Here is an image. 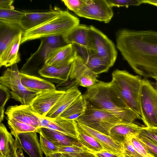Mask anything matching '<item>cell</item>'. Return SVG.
Returning <instances> with one entry per match:
<instances>
[{
    "label": "cell",
    "mask_w": 157,
    "mask_h": 157,
    "mask_svg": "<svg viewBox=\"0 0 157 157\" xmlns=\"http://www.w3.org/2000/svg\"><path fill=\"white\" fill-rule=\"evenodd\" d=\"M77 138L81 144L87 149L93 153L105 150L94 136L87 132L75 121Z\"/></svg>",
    "instance_id": "cell-27"
},
{
    "label": "cell",
    "mask_w": 157,
    "mask_h": 157,
    "mask_svg": "<svg viewBox=\"0 0 157 157\" xmlns=\"http://www.w3.org/2000/svg\"><path fill=\"white\" fill-rule=\"evenodd\" d=\"M17 63L7 68L0 77V84L10 91L11 98L22 105H30L37 93L28 90L22 84Z\"/></svg>",
    "instance_id": "cell-7"
},
{
    "label": "cell",
    "mask_w": 157,
    "mask_h": 157,
    "mask_svg": "<svg viewBox=\"0 0 157 157\" xmlns=\"http://www.w3.org/2000/svg\"><path fill=\"white\" fill-rule=\"evenodd\" d=\"M48 118L50 122L47 128L77 138L75 121L70 120L59 117L55 118Z\"/></svg>",
    "instance_id": "cell-25"
},
{
    "label": "cell",
    "mask_w": 157,
    "mask_h": 157,
    "mask_svg": "<svg viewBox=\"0 0 157 157\" xmlns=\"http://www.w3.org/2000/svg\"><path fill=\"white\" fill-rule=\"evenodd\" d=\"M58 152L64 153L75 154L88 150L85 148L74 145L60 146H58Z\"/></svg>",
    "instance_id": "cell-41"
},
{
    "label": "cell",
    "mask_w": 157,
    "mask_h": 157,
    "mask_svg": "<svg viewBox=\"0 0 157 157\" xmlns=\"http://www.w3.org/2000/svg\"><path fill=\"white\" fill-rule=\"evenodd\" d=\"M77 56L73 45L67 44L52 50L46 59L44 64L57 67L71 64Z\"/></svg>",
    "instance_id": "cell-14"
},
{
    "label": "cell",
    "mask_w": 157,
    "mask_h": 157,
    "mask_svg": "<svg viewBox=\"0 0 157 157\" xmlns=\"http://www.w3.org/2000/svg\"><path fill=\"white\" fill-rule=\"evenodd\" d=\"M23 32L18 34L0 55V67L2 66L11 67L20 61L18 50Z\"/></svg>",
    "instance_id": "cell-21"
},
{
    "label": "cell",
    "mask_w": 157,
    "mask_h": 157,
    "mask_svg": "<svg viewBox=\"0 0 157 157\" xmlns=\"http://www.w3.org/2000/svg\"><path fill=\"white\" fill-rule=\"evenodd\" d=\"M149 157H154L151 154L150 155Z\"/></svg>",
    "instance_id": "cell-51"
},
{
    "label": "cell",
    "mask_w": 157,
    "mask_h": 157,
    "mask_svg": "<svg viewBox=\"0 0 157 157\" xmlns=\"http://www.w3.org/2000/svg\"><path fill=\"white\" fill-rule=\"evenodd\" d=\"M123 157H124V156H123Z\"/></svg>",
    "instance_id": "cell-52"
},
{
    "label": "cell",
    "mask_w": 157,
    "mask_h": 157,
    "mask_svg": "<svg viewBox=\"0 0 157 157\" xmlns=\"http://www.w3.org/2000/svg\"><path fill=\"white\" fill-rule=\"evenodd\" d=\"M63 36L67 44H71L90 49L89 26L79 24Z\"/></svg>",
    "instance_id": "cell-17"
},
{
    "label": "cell",
    "mask_w": 157,
    "mask_h": 157,
    "mask_svg": "<svg viewBox=\"0 0 157 157\" xmlns=\"http://www.w3.org/2000/svg\"><path fill=\"white\" fill-rule=\"evenodd\" d=\"M124 157H132L126 154H124Z\"/></svg>",
    "instance_id": "cell-49"
},
{
    "label": "cell",
    "mask_w": 157,
    "mask_h": 157,
    "mask_svg": "<svg viewBox=\"0 0 157 157\" xmlns=\"http://www.w3.org/2000/svg\"><path fill=\"white\" fill-rule=\"evenodd\" d=\"M86 106L106 110L124 123L141 119L129 107L113 82L99 81L82 95Z\"/></svg>",
    "instance_id": "cell-2"
},
{
    "label": "cell",
    "mask_w": 157,
    "mask_h": 157,
    "mask_svg": "<svg viewBox=\"0 0 157 157\" xmlns=\"http://www.w3.org/2000/svg\"><path fill=\"white\" fill-rule=\"evenodd\" d=\"M61 11L56 8L46 12H25L21 21V27L23 31L33 29L57 16Z\"/></svg>",
    "instance_id": "cell-16"
},
{
    "label": "cell",
    "mask_w": 157,
    "mask_h": 157,
    "mask_svg": "<svg viewBox=\"0 0 157 157\" xmlns=\"http://www.w3.org/2000/svg\"><path fill=\"white\" fill-rule=\"evenodd\" d=\"M71 64L65 66L57 67L44 64L38 72L44 77L57 79L66 82L69 78Z\"/></svg>",
    "instance_id": "cell-26"
},
{
    "label": "cell",
    "mask_w": 157,
    "mask_h": 157,
    "mask_svg": "<svg viewBox=\"0 0 157 157\" xmlns=\"http://www.w3.org/2000/svg\"><path fill=\"white\" fill-rule=\"evenodd\" d=\"M129 138L135 150L139 154L143 157H149L151 154L143 146L136 136H132Z\"/></svg>",
    "instance_id": "cell-38"
},
{
    "label": "cell",
    "mask_w": 157,
    "mask_h": 157,
    "mask_svg": "<svg viewBox=\"0 0 157 157\" xmlns=\"http://www.w3.org/2000/svg\"><path fill=\"white\" fill-rule=\"evenodd\" d=\"M0 55L11 41L20 33L24 32L21 27L0 23Z\"/></svg>",
    "instance_id": "cell-29"
},
{
    "label": "cell",
    "mask_w": 157,
    "mask_h": 157,
    "mask_svg": "<svg viewBox=\"0 0 157 157\" xmlns=\"http://www.w3.org/2000/svg\"><path fill=\"white\" fill-rule=\"evenodd\" d=\"M117 48L137 74L157 76V31L123 29L116 35Z\"/></svg>",
    "instance_id": "cell-1"
},
{
    "label": "cell",
    "mask_w": 157,
    "mask_h": 157,
    "mask_svg": "<svg viewBox=\"0 0 157 157\" xmlns=\"http://www.w3.org/2000/svg\"><path fill=\"white\" fill-rule=\"evenodd\" d=\"M81 94L77 86H73L65 90V93L59 99L45 117L52 119L58 117Z\"/></svg>",
    "instance_id": "cell-18"
},
{
    "label": "cell",
    "mask_w": 157,
    "mask_h": 157,
    "mask_svg": "<svg viewBox=\"0 0 157 157\" xmlns=\"http://www.w3.org/2000/svg\"><path fill=\"white\" fill-rule=\"evenodd\" d=\"M41 41L52 49L67 44L62 36H52L43 38L41 39Z\"/></svg>",
    "instance_id": "cell-33"
},
{
    "label": "cell",
    "mask_w": 157,
    "mask_h": 157,
    "mask_svg": "<svg viewBox=\"0 0 157 157\" xmlns=\"http://www.w3.org/2000/svg\"><path fill=\"white\" fill-rule=\"evenodd\" d=\"M65 92L56 89L37 93L30 105L36 113L45 117Z\"/></svg>",
    "instance_id": "cell-11"
},
{
    "label": "cell",
    "mask_w": 157,
    "mask_h": 157,
    "mask_svg": "<svg viewBox=\"0 0 157 157\" xmlns=\"http://www.w3.org/2000/svg\"><path fill=\"white\" fill-rule=\"evenodd\" d=\"M98 77V75L88 67L79 57L75 56L71 64L69 75V78L75 86L90 87L99 81Z\"/></svg>",
    "instance_id": "cell-10"
},
{
    "label": "cell",
    "mask_w": 157,
    "mask_h": 157,
    "mask_svg": "<svg viewBox=\"0 0 157 157\" xmlns=\"http://www.w3.org/2000/svg\"><path fill=\"white\" fill-rule=\"evenodd\" d=\"M90 49L113 66L117 57L115 45L102 32L93 25L89 26Z\"/></svg>",
    "instance_id": "cell-8"
},
{
    "label": "cell",
    "mask_w": 157,
    "mask_h": 157,
    "mask_svg": "<svg viewBox=\"0 0 157 157\" xmlns=\"http://www.w3.org/2000/svg\"><path fill=\"white\" fill-rule=\"evenodd\" d=\"M79 124L85 130L96 139L105 150L124 155L122 144L116 142L109 136Z\"/></svg>",
    "instance_id": "cell-23"
},
{
    "label": "cell",
    "mask_w": 157,
    "mask_h": 157,
    "mask_svg": "<svg viewBox=\"0 0 157 157\" xmlns=\"http://www.w3.org/2000/svg\"><path fill=\"white\" fill-rule=\"evenodd\" d=\"M75 121L109 136L113 127L124 123L106 110L87 106L84 113Z\"/></svg>",
    "instance_id": "cell-5"
},
{
    "label": "cell",
    "mask_w": 157,
    "mask_h": 157,
    "mask_svg": "<svg viewBox=\"0 0 157 157\" xmlns=\"http://www.w3.org/2000/svg\"><path fill=\"white\" fill-rule=\"evenodd\" d=\"M21 82L28 90L36 93L56 90L54 85L38 77L21 72Z\"/></svg>",
    "instance_id": "cell-20"
},
{
    "label": "cell",
    "mask_w": 157,
    "mask_h": 157,
    "mask_svg": "<svg viewBox=\"0 0 157 157\" xmlns=\"http://www.w3.org/2000/svg\"><path fill=\"white\" fill-rule=\"evenodd\" d=\"M129 137L122 144L124 154L132 157H143L136 151Z\"/></svg>",
    "instance_id": "cell-39"
},
{
    "label": "cell",
    "mask_w": 157,
    "mask_h": 157,
    "mask_svg": "<svg viewBox=\"0 0 157 157\" xmlns=\"http://www.w3.org/2000/svg\"><path fill=\"white\" fill-rule=\"evenodd\" d=\"M87 0H62L65 6L75 13L79 11L83 6Z\"/></svg>",
    "instance_id": "cell-37"
},
{
    "label": "cell",
    "mask_w": 157,
    "mask_h": 157,
    "mask_svg": "<svg viewBox=\"0 0 157 157\" xmlns=\"http://www.w3.org/2000/svg\"><path fill=\"white\" fill-rule=\"evenodd\" d=\"M142 127L134 123H121L111 129L109 136L116 142L123 144L129 137L137 136Z\"/></svg>",
    "instance_id": "cell-19"
},
{
    "label": "cell",
    "mask_w": 157,
    "mask_h": 157,
    "mask_svg": "<svg viewBox=\"0 0 157 157\" xmlns=\"http://www.w3.org/2000/svg\"><path fill=\"white\" fill-rule=\"evenodd\" d=\"M142 80L139 75L116 69L112 73L111 81L130 108L141 117L139 97Z\"/></svg>",
    "instance_id": "cell-4"
},
{
    "label": "cell",
    "mask_w": 157,
    "mask_h": 157,
    "mask_svg": "<svg viewBox=\"0 0 157 157\" xmlns=\"http://www.w3.org/2000/svg\"><path fill=\"white\" fill-rule=\"evenodd\" d=\"M25 13L14 9H0V23L21 27V21Z\"/></svg>",
    "instance_id": "cell-30"
},
{
    "label": "cell",
    "mask_w": 157,
    "mask_h": 157,
    "mask_svg": "<svg viewBox=\"0 0 157 157\" xmlns=\"http://www.w3.org/2000/svg\"><path fill=\"white\" fill-rule=\"evenodd\" d=\"M86 103L83 95H81L73 102L58 117L75 121L85 112Z\"/></svg>",
    "instance_id": "cell-28"
},
{
    "label": "cell",
    "mask_w": 157,
    "mask_h": 157,
    "mask_svg": "<svg viewBox=\"0 0 157 157\" xmlns=\"http://www.w3.org/2000/svg\"><path fill=\"white\" fill-rule=\"evenodd\" d=\"M36 132L20 133L15 138L16 149L24 150L30 157H43Z\"/></svg>",
    "instance_id": "cell-15"
},
{
    "label": "cell",
    "mask_w": 157,
    "mask_h": 157,
    "mask_svg": "<svg viewBox=\"0 0 157 157\" xmlns=\"http://www.w3.org/2000/svg\"><path fill=\"white\" fill-rule=\"evenodd\" d=\"M11 96L10 90L4 86L0 84V122L3 119L5 106Z\"/></svg>",
    "instance_id": "cell-35"
},
{
    "label": "cell",
    "mask_w": 157,
    "mask_h": 157,
    "mask_svg": "<svg viewBox=\"0 0 157 157\" xmlns=\"http://www.w3.org/2000/svg\"><path fill=\"white\" fill-rule=\"evenodd\" d=\"M79 17L109 23L113 17V7L107 0H87L82 7L75 13Z\"/></svg>",
    "instance_id": "cell-9"
},
{
    "label": "cell",
    "mask_w": 157,
    "mask_h": 157,
    "mask_svg": "<svg viewBox=\"0 0 157 157\" xmlns=\"http://www.w3.org/2000/svg\"><path fill=\"white\" fill-rule=\"evenodd\" d=\"M7 123L10 133L15 138L19 133L36 132L39 128L13 120L7 119Z\"/></svg>",
    "instance_id": "cell-31"
},
{
    "label": "cell",
    "mask_w": 157,
    "mask_h": 157,
    "mask_svg": "<svg viewBox=\"0 0 157 157\" xmlns=\"http://www.w3.org/2000/svg\"><path fill=\"white\" fill-rule=\"evenodd\" d=\"M136 136L148 152L154 157H157V145L145 139Z\"/></svg>",
    "instance_id": "cell-40"
},
{
    "label": "cell",
    "mask_w": 157,
    "mask_h": 157,
    "mask_svg": "<svg viewBox=\"0 0 157 157\" xmlns=\"http://www.w3.org/2000/svg\"><path fill=\"white\" fill-rule=\"evenodd\" d=\"M62 153L65 157H96L94 153L88 150L75 154Z\"/></svg>",
    "instance_id": "cell-42"
},
{
    "label": "cell",
    "mask_w": 157,
    "mask_h": 157,
    "mask_svg": "<svg viewBox=\"0 0 157 157\" xmlns=\"http://www.w3.org/2000/svg\"><path fill=\"white\" fill-rule=\"evenodd\" d=\"M79 20L68 11L62 10L57 16L33 29L24 31L21 44L48 36H63L79 24Z\"/></svg>",
    "instance_id": "cell-3"
},
{
    "label": "cell",
    "mask_w": 157,
    "mask_h": 157,
    "mask_svg": "<svg viewBox=\"0 0 157 157\" xmlns=\"http://www.w3.org/2000/svg\"><path fill=\"white\" fill-rule=\"evenodd\" d=\"M13 2V0H0V9H14V7L12 5Z\"/></svg>",
    "instance_id": "cell-44"
},
{
    "label": "cell",
    "mask_w": 157,
    "mask_h": 157,
    "mask_svg": "<svg viewBox=\"0 0 157 157\" xmlns=\"http://www.w3.org/2000/svg\"><path fill=\"white\" fill-rule=\"evenodd\" d=\"M38 132L41 133L57 146L74 145L86 148L78 138L58 131L47 128H40Z\"/></svg>",
    "instance_id": "cell-22"
},
{
    "label": "cell",
    "mask_w": 157,
    "mask_h": 157,
    "mask_svg": "<svg viewBox=\"0 0 157 157\" xmlns=\"http://www.w3.org/2000/svg\"><path fill=\"white\" fill-rule=\"evenodd\" d=\"M154 79H155L156 82V83L157 84V76L153 78Z\"/></svg>",
    "instance_id": "cell-50"
},
{
    "label": "cell",
    "mask_w": 157,
    "mask_h": 157,
    "mask_svg": "<svg viewBox=\"0 0 157 157\" xmlns=\"http://www.w3.org/2000/svg\"><path fill=\"white\" fill-rule=\"evenodd\" d=\"M143 3H147L157 6V0H143Z\"/></svg>",
    "instance_id": "cell-46"
},
{
    "label": "cell",
    "mask_w": 157,
    "mask_h": 157,
    "mask_svg": "<svg viewBox=\"0 0 157 157\" xmlns=\"http://www.w3.org/2000/svg\"><path fill=\"white\" fill-rule=\"evenodd\" d=\"M109 5L112 7L125 6H139L143 4V0H107Z\"/></svg>",
    "instance_id": "cell-36"
},
{
    "label": "cell",
    "mask_w": 157,
    "mask_h": 157,
    "mask_svg": "<svg viewBox=\"0 0 157 157\" xmlns=\"http://www.w3.org/2000/svg\"><path fill=\"white\" fill-rule=\"evenodd\" d=\"M96 157H123L124 155L104 150L94 153Z\"/></svg>",
    "instance_id": "cell-43"
},
{
    "label": "cell",
    "mask_w": 157,
    "mask_h": 157,
    "mask_svg": "<svg viewBox=\"0 0 157 157\" xmlns=\"http://www.w3.org/2000/svg\"><path fill=\"white\" fill-rule=\"evenodd\" d=\"M137 136L145 139L157 145V128L142 127Z\"/></svg>",
    "instance_id": "cell-34"
},
{
    "label": "cell",
    "mask_w": 157,
    "mask_h": 157,
    "mask_svg": "<svg viewBox=\"0 0 157 157\" xmlns=\"http://www.w3.org/2000/svg\"><path fill=\"white\" fill-rule=\"evenodd\" d=\"M15 157H25L22 149L18 148L17 149Z\"/></svg>",
    "instance_id": "cell-47"
},
{
    "label": "cell",
    "mask_w": 157,
    "mask_h": 157,
    "mask_svg": "<svg viewBox=\"0 0 157 157\" xmlns=\"http://www.w3.org/2000/svg\"><path fill=\"white\" fill-rule=\"evenodd\" d=\"M49 157H65L63 154L61 152H57L50 154Z\"/></svg>",
    "instance_id": "cell-48"
},
{
    "label": "cell",
    "mask_w": 157,
    "mask_h": 157,
    "mask_svg": "<svg viewBox=\"0 0 157 157\" xmlns=\"http://www.w3.org/2000/svg\"><path fill=\"white\" fill-rule=\"evenodd\" d=\"M77 56L85 64L97 75L107 72L112 66L91 49L73 45Z\"/></svg>",
    "instance_id": "cell-13"
},
{
    "label": "cell",
    "mask_w": 157,
    "mask_h": 157,
    "mask_svg": "<svg viewBox=\"0 0 157 157\" xmlns=\"http://www.w3.org/2000/svg\"><path fill=\"white\" fill-rule=\"evenodd\" d=\"M50 121L48 118L42 117L40 121V128H47L49 124Z\"/></svg>",
    "instance_id": "cell-45"
},
{
    "label": "cell",
    "mask_w": 157,
    "mask_h": 157,
    "mask_svg": "<svg viewBox=\"0 0 157 157\" xmlns=\"http://www.w3.org/2000/svg\"><path fill=\"white\" fill-rule=\"evenodd\" d=\"M5 113L7 119L13 120L40 128L41 117L36 113L30 105L9 106Z\"/></svg>",
    "instance_id": "cell-12"
},
{
    "label": "cell",
    "mask_w": 157,
    "mask_h": 157,
    "mask_svg": "<svg viewBox=\"0 0 157 157\" xmlns=\"http://www.w3.org/2000/svg\"><path fill=\"white\" fill-rule=\"evenodd\" d=\"M0 157H15L17 150L15 140L4 124H0Z\"/></svg>",
    "instance_id": "cell-24"
},
{
    "label": "cell",
    "mask_w": 157,
    "mask_h": 157,
    "mask_svg": "<svg viewBox=\"0 0 157 157\" xmlns=\"http://www.w3.org/2000/svg\"><path fill=\"white\" fill-rule=\"evenodd\" d=\"M141 119L147 127L157 128V89L143 79L139 97Z\"/></svg>",
    "instance_id": "cell-6"
},
{
    "label": "cell",
    "mask_w": 157,
    "mask_h": 157,
    "mask_svg": "<svg viewBox=\"0 0 157 157\" xmlns=\"http://www.w3.org/2000/svg\"><path fill=\"white\" fill-rule=\"evenodd\" d=\"M40 134V144L41 150L46 157L52 153L59 152L58 146L41 133Z\"/></svg>",
    "instance_id": "cell-32"
}]
</instances>
